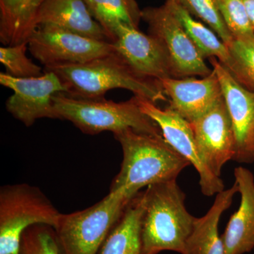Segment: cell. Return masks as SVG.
Wrapping results in <instances>:
<instances>
[{
  "label": "cell",
  "mask_w": 254,
  "mask_h": 254,
  "mask_svg": "<svg viewBox=\"0 0 254 254\" xmlns=\"http://www.w3.org/2000/svg\"><path fill=\"white\" fill-rule=\"evenodd\" d=\"M44 71L56 73L66 88L64 94L78 99H103L108 91L123 88L154 103L168 101L160 81L140 76L115 52L87 63Z\"/></svg>",
  "instance_id": "6da1fadb"
},
{
  "label": "cell",
  "mask_w": 254,
  "mask_h": 254,
  "mask_svg": "<svg viewBox=\"0 0 254 254\" xmlns=\"http://www.w3.org/2000/svg\"><path fill=\"white\" fill-rule=\"evenodd\" d=\"M114 136L121 145L123 160L110 190H125L134 197L144 187L177 180L182 170L190 165L163 136L127 129Z\"/></svg>",
  "instance_id": "7a4b0ae2"
},
{
  "label": "cell",
  "mask_w": 254,
  "mask_h": 254,
  "mask_svg": "<svg viewBox=\"0 0 254 254\" xmlns=\"http://www.w3.org/2000/svg\"><path fill=\"white\" fill-rule=\"evenodd\" d=\"M141 237L145 254L163 251L182 254L195 218L185 205L186 195L177 180L145 189Z\"/></svg>",
  "instance_id": "3957f363"
},
{
  "label": "cell",
  "mask_w": 254,
  "mask_h": 254,
  "mask_svg": "<svg viewBox=\"0 0 254 254\" xmlns=\"http://www.w3.org/2000/svg\"><path fill=\"white\" fill-rule=\"evenodd\" d=\"M56 119L71 122L86 134L103 131L113 134L131 129L152 136H163L158 125L142 111L136 96L120 103L103 98L83 100L60 93L53 98Z\"/></svg>",
  "instance_id": "277c9868"
},
{
  "label": "cell",
  "mask_w": 254,
  "mask_h": 254,
  "mask_svg": "<svg viewBox=\"0 0 254 254\" xmlns=\"http://www.w3.org/2000/svg\"><path fill=\"white\" fill-rule=\"evenodd\" d=\"M133 198L125 190H110L103 199L89 208L61 213L55 230L64 254H99L107 237Z\"/></svg>",
  "instance_id": "5b68a950"
},
{
  "label": "cell",
  "mask_w": 254,
  "mask_h": 254,
  "mask_svg": "<svg viewBox=\"0 0 254 254\" xmlns=\"http://www.w3.org/2000/svg\"><path fill=\"white\" fill-rule=\"evenodd\" d=\"M61 215L41 190L28 184L0 190V254H18L21 236L28 227L45 224L55 228Z\"/></svg>",
  "instance_id": "8992f818"
},
{
  "label": "cell",
  "mask_w": 254,
  "mask_h": 254,
  "mask_svg": "<svg viewBox=\"0 0 254 254\" xmlns=\"http://www.w3.org/2000/svg\"><path fill=\"white\" fill-rule=\"evenodd\" d=\"M141 18L148 25V34L156 38L166 52L173 78L205 77L213 72L166 5L142 9Z\"/></svg>",
  "instance_id": "52a82bcc"
},
{
  "label": "cell",
  "mask_w": 254,
  "mask_h": 254,
  "mask_svg": "<svg viewBox=\"0 0 254 254\" xmlns=\"http://www.w3.org/2000/svg\"><path fill=\"white\" fill-rule=\"evenodd\" d=\"M28 50L45 68L76 64L112 54V42L98 41L48 25L37 26L28 41Z\"/></svg>",
  "instance_id": "ba28073f"
},
{
  "label": "cell",
  "mask_w": 254,
  "mask_h": 254,
  "mask_svg": "<svg viewBox=\"0 0 254 254\" xmlns=\"http://www.w3.org/2000/svg\"><path fill=\"white\" fill-rule=\"evenodd\" d=\"M136 97L142 111L158 125L167 143L197 170L202 193L212 196L225 190L222 179L214 175L202 158L190 124L169 107L161 109L149 100Z\"/></svg>",
  "instance_id": "9c48e42d"
},
{
  "label": "cell",
  "mask_w": 254,
  "mask_h": 254,
  "mask_svg": "<svg viewBox=\"0 0 254 254\" xmlns=\"http://www.w3.org/2000/svg\"><path fill=\"white\" fill-rule=\"evenodd\" d=\"M0 83L14 92L6 100V110L26 127L40 119H56L53 98L66 92L63 82L52 71H44L41 76L31 78H16L1 72Z\"/></svg>",
  "instance_id": "30bf717a"
},
{
  "label": "cell",
  "mask_w": 254,
  "mask_h": 254,
  "mask_svg": "<svg viewBox=\"0 0 254 254\" xmlns=\"http://www.w3.org/2000/svg\"><path fill=\"white\" fill-rule=\"evenodd\" d=\"M208 60L220 82L231 119L236 143L233 160L241 163H254V92L242 86L216 58Z\"/></svg>",
  "instance_id": "8fae6325"
},
{
  "label": "cell",
  "mask_w": 254,
  "mask_h": 254,
  "mask_svg": "<svg viewBox=\"0 0 254 254\" xmlns=\"http://www.w3.org/2000/svg\"><path fill=\"white\" fill-rule=\"evenodd\" d=\"M205 164L220 177L222 167L236 153L235 133L223 96L199 118L190 123Z\"/></svg>",
  "instance_id": "7c38bea8"
},
{
  "label": "cell",
  "mask_w": 254,
  "mask_h": 254,
  "mask_svg": "<svg viewBox=\"0 0 254 254\" xmlns=\"http://www.w3.org/2000/svg\"><path fill=\"white\" fill-rule=\"evenodd\" d=\"M113 44L115 53L140 76L158 81L173 78L166 52L151 35L123 23L115 33Z\"/></svg>",
  "instance_id": "4fadbf2b"
},
{
  "label": "cell",
  "mask_w": 254,
  "mask_h": 254,
  "mask_svg": "<svg viewBox=\"0 0 254 254\" xmlns=\"http://www.w3.org/2000/svg\"><path fill=\"white\" fill-rule=\"evenodd\" d=\"M169 108L191 123L222 98L220 82L214 72L201 78H167L160 80Z\"/></svg>",
  "instance_id": "5bb4252c"
},
{
  "label": "cell",
  "mask_w": 254,
  "mask_h": 254,
  "mask_svg": "<svg viewBox=\"0 0 254 254\" xmlns=\"http://www.w3.org/2000/svg\"><path fill=\"white\" fill-rule=\"evenodd\" d=\"M41 25L63 28L98 41L111 42L83 0H43L30 20V36Z\"/></svg>",
  "instance_id": "9a60e30c"
},
{
  "label": "cell",
  "mask_w": 254,
  "mask_h": 254,
  "mask_svg": "<svg viewBox=\"0 0 254 254\" xmlns=\"http://www.w3.org/2000/svg\"><path fill=\"white\" fill-rule=\"evenodd\" d=\"M234 175L241 195L240 204L221 237L224 254H245L254 249V176L242 166L235 168Z\"/></svg>",
  "instance_id": "2e32d148"
},
{
  "label": "cell",
  "mask_w": 254,
  "mask_h": 254,
  "mask_svg": "<svg viewBox=\"0 0 254 254\" xmlns=\"http://www.w3.org/2000/svg\"><path fill=\"white\" fill-rule=\"evenodd\" d=\"M238 192V185L235 182L233 186L217 194L213 205L205 215L195 218L193 230L182 254H224L223 242L219 235V222Z\"/></svg>",
  "instance_id": "e0dca14e"
},
{
  "label": "cell",
  "mask_w": 254,
  "mask_h": 254,
  "mask_svg": "<svg viewBox=\"0 0 254 254\" xmlns=\"http://www.w3.org/2000/svg\"><path fill=\"white\" fill-rule=\"evenodd\" d=\"M145 203V191L139 192L133 197L98 254H145L141 237Z\"/></svg>",
  "instance_id": "ac0fdd59"
},
{
  "label": "cell",
  "mask_w": 254,
  "mask_h": 254,
  "mask_svg": "<svg viewBox=\"0 0 254 254\" xmlns=\"http://www.w3.org/2000/svg\"><path fill=\"white\" fill-rule=\"evenodd\" d=\"M164 4L182 23L202 56L205 59L216 58L230 71L232 64L231 53L229 47L218 35L211 28L195 20L188 11L175 1L167 0Z\"/></svg>",
  "instance_id": "d6986e66"
},
{
  "label": "cell",
  "mask_w": 254,
  "mask_h": 254,
  "mask_svg": "<svg viewBox=\"0 0 254 254\" xmlns=\"http://www.w3.org/2000/svg\"><path fill=\"white\" fill-rule=\"evenodd\" d=\"M95 21L106 32L110 41L121 24L138 28L141 10L135 0H83Z\"/></svg>",
  "instance_id": "ffe728a7"
},
{
  "label": "cell",
  "mask_w": 254,
  "mask_h": 254,
  "mask_svg": "<svg viewBox=\"0 0 254 254\" xmlns=\"http://www.w3.org/2000/svg\"><path fill=\"white\" fill-rule=\"evenodd\" d=\"M18 254H64L54 227L37 224L28 227L21 236Z\"/></svg>",
  "instance_id": "44dd1931"
},
{
  "label": "cell",
  "mask_w": 254,
  "mask_h": 254,
  "mask_svg": "<svg viewBox=\"0 0 254 254\" xmlns=\"http://www.w3.org/2000/svg\"><path fill=\"white\" fill-rule=\"evenodd\" d=\"M167 1V0H165ZM175 1L193 17L200 18L219 36L227 46L234 38L222 19L216 0H169Z\"/></svg>",
  "instance_id": "7402d4cb"
},
{
  "label": "cell",
  "mask_w": 254,
  "mask_h": 254,
  "mask_svg": "<svg viewBox=\"0 0 254 254\" xmlns=\"http://www.w3.org/2000/svg\"><path fill=\"white\" fill-rule=\"evenodd\" d=\"M28 0H0V40L4 45L14 44L22 33Z\"/></svg>",
  "instance_id": "603a6c76"
},
{
  "label": "cell",
  "mask_w": 254,
  "mask_h": 254,
  "mask_svg": "<svg viewBox=\"0 0 254 254\" xmlns=\"http://www.w3.org/2000/svg\"><path fill=\"white\" fill-rule=\"evenodd\" d=\"M228 47L232 57L230 72L242 86L254 92V40H234Z\"/></svg>",
  "instance_id": "cb8c5ba5"
},
{
  "label": "cell",
  "mask_w": 254,
  "mask_h": 254,
  "mask_svg": "<svg viewBox=\"0 0 254 254\" xmlns=\"http://www.w3.org/2000/svg\"><path fill=\"white\" fill-rule=\"evenodd\" d=\"M216 3L234 40H254V29L242 0H216Z\"/></svg>",
  "instance_id": "d4e9b609"
},
{
  "label": "cell",
  "mask_w": 254,
  "mask_h": 254,
  "mask_svg": "<svg viewBox=\"0 0 254 254\" xmlns=\"http://www.w3.org/2000/svg\"><path fill=\"white\" fill-rule=\"evenodd\" d=\"M28 43L0 48V62L6 68V73L16 78L37 77L43 74L41 66L26 55Z\"/></svg>",
  "instance_id": "484cf974"
},
{
  "label": "cell",
  "mask_w": 254,
  "mask_h": 254,
  "mask_svg": "<svg viewBox=\"0 0 254 254\" xmlns=\"http://www.w3.org/2000/svg\"><path fill=\"white\" fill-rule=\"evenodd\" d=\"M242 1L254 29V0H242Z\"/></svg>",
  "instance_id": "4316f807"
},
{
  "label": "cell",
  "mask_w": 254,
  "mask_h": 254,
  "mask_svg": "<svg viewBox=\"0 0 254 254\" xmlns=\"http://www.w3.org/2000/svg\"><path fill=\"white\" fill-rule=\"evenodd\" d=\"M43 1V0H33L31 1V4H30L29 8H28V21H30L32 16H33V12L36 10L37 6H38Z\"/></svg>",
  "instance_id": "83f0119b"
},
{
  "label": "cell",
  "mask_w": 254,
  "mask_h": 254,
  "mask_svg": "<svg viewBox=\"0 0 254 254\" xmlns=\"http://www.w3.org/2000/svg\"><path fill=\"white\" fill-rule=\"evenodd\" d=\"M33 1V0H28V9H27V14H26V23H27V18H28V8H29L30 4H31V1Z\"/></svg>",
  "instance_id": "f1b7e54d"
}]
</instances>
